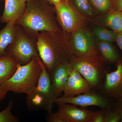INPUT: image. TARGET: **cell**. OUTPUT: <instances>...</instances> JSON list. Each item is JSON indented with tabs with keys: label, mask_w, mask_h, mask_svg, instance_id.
Instances as JSON below:
<instances>
[{
	"label": "cell",
	"mask_w": 122,
	"mask_h": 122,
	"mask_svg": "<svg viewBox=\"0 0 122 122\" xmlns=\"http://www.w3.org/2000/svg\"><path fill=\"white\" fill-rule=\"evenodd\" d=\"M111 7L109 12H122V0H111Z\"/></svg>",
	"instance_id": "24"
},
{
	"label": "cell",
	"mask_w": 122,
	"mask_h": 122,
	"mask_svg": "<svg viewBox=\"0 0 122 122\" xmlns=\"http://www.w3.org/2000/svg\"><path fill=\"white\" fill-rule=\"evenodd\" d=\"M115 42L122 51V31L118 33Z\"/></svg>",
	"instance_id": "26"
},
{
	"label": "cell",
	"mask_w": 122,
	"mask_h": 122,
	"mask_svg": "<svg viewBox=\"0 0 122 122\" xmlns=\"http://www.w3.org/2000/svg\"><path fill=\"white\" fill-rule=\"evenodd\" d=\"M63 0L66 2H68V0Z\"/></svg>",
	"instance_id": "31"
},
{
	"label": "cell",
	"mask_w": 122,
	"mask_h": 122,
	"mask_svg": "<svg viewBox=\"0 0 122 122\" xmlns=\"http://www.w3.org/2000/svg\"><path fill=\"white\" fill-rule=\"evenodd\" d=\"M8 92L2 90L0 87V104L2 100L4 99Z\"/></svg>",
	"instance_id": "28"
},
{
	"label": "cell",
	"mask_w": 122,
	"mask_h": 122,
	"mask_svg": "<svg viewBox=\"0 0 122 122\" xmlns=\"http://www.w3.org/2000/svg\"><path fill=\"white\" fill-rule=\"evenodd\" d=\"M21 0L23 1L24 2H26L27 1H29L30 0Z\"/></svg>",
	"instance_id": "30"
},
{
	"label": "cell",
	"mask_w": 122,
	"mask_h": 122,
	"mask_svg": "<svg viewBox=\"0 0 122 122\" xmlns=\"http://www.w3.org/2000/svg\"><path fill=\"white\" fill-rule=\"evenodd\" d=\"M115 106L120 113L121 118V122H122V99L117 101V102L115 103Z\"/></svg>",
	"instance_id": "27"
},
{
	"label": "cell",
	"mask_w": 122,
	"mask_h": 122,
	"mask_svg": "<svg viewBox=\"0 0 122 122\" xmlns=\"http://www.w3.org/2000/svg\"><path fill=\"white\" fill-rule=\"evenodd\" d=\"M97 43L99 53L107 64L116 63L120 60L117 52L112 43L98 41Z\"/></svg>",
	"instance_id": "16"
},
{
	"label": "cell",
	"mask_w": 122,
	"mask_h": 122,
	"mask_svg": "<svg viewBox=\"0 0 122 122\" xmlns=\"http://www.w3.org/2000/svg\"><path fill=\"white\" fill-rule=\"evenodd\" d=\"M118 33L111 30L102 27H98L94 29V36L98 41L112 42H115Z\"/></svg>",
	"instance_id": "18"
},
{
	"label": "cell",
	"mask_w": 122,
	"mask_h": 122,
	"mask_svg": "<svg viewBox=\"0 0 122 122\" xmlns=\"http://www.w3.org/2000/svg\"><path fill=\"white\" fill-rule=\"evenodd\" d=\"M70 62L85 79L91 90H100L107 72V64L100 53L80 57L73 56Z\"/></svg>",
	"instance_id": "4"
},
{
	"label": "cell",
	"mask_w": 122,
	"mask_h": 122,
	"mask_svg": "<svg viewBox=\"0 0 122 122\" xmlns=\"http://www.w3.org/2000/svg\"><path fill=\"white\" fill-rule=\"evenodd\" d=\"M73 69L71 63L66 62L57 65L51 72L52 88L56 97L62 96L65 85Z\"/></svg>",
	"instance_id": "11"
},
{
	"label": "cell",
	"mask_w": 122,
	"mask_h": 122,
	"mask_svg": "<svg viewBox=\"0 0 122 122\" xmlns=\"http://www.w3.org/2000/svg\"><path fill=\"white\" fill-rule=\"evenodd\" d=\"M2 0H0V2Z\"/></svg>",
	"instance_id": "32"
},
{
	"label": "cell",
	"mask_w": 122,
	"mask_h": 122,
	"mask_svg": "<svg viewBox=\"0 0 122 122\" xmlns=\"http://www.w3.org/2000/svg\"><path fill=\"white\" fill-rule=\"evenodd\" d=\"M40 57L33 58L27 64H18L17 69L10 78L1 86L4 91L16 94L30 93L37 86L41 68Z\"/></svg>",
	"instance_id": "3"
},
{
	"label": "cell",
	"mask_w": 122,
	"mask_h": 122,
	"mask_svg": "<svg viewBox=\"0 0 122 122\" xmlns=\"http://www.w3.org/2000/svg\"><path fill=\"white\" fill-rule=\"evenodd\" d=\"M91 90L85 79L73 68L65 85L61 96L64 97H74L86 93Z\"/></svg>",
	"instance_id": "12"
},
{
	"label": "cell",
	"mask_w": 122,
	"mask_h": 122,
	"mask_svg": "<svg viewBox=\"0 0 122 122\" xmlns=\"http://www.w3.org/2000/svg\"><path fill=\"white\" fill-rule=\"evenodd\" d=\"M18 64L7 53L0 54V87L13 75Z\"/></svg>",
	"instance_id": "14"
},
{
	"label": "cell",
	"mask_w": 122,
	"mask_h": 122,
	"mask_svg": "<svg viewBox=\"0 0 122 122\" xmlns=\"http://www.w3.org/2000/svg\"><path fill=\"white\" fill-rule=\"evenodd\" d=\"M121 116L117 109L115 106L105 111L104 122H120Z\"/></svg>",
	"instance_id": "22"
},
{
	"label": "cell",
	"mask_w": 122,
	"mask_h": 122,
	"mask_svg": "<svg viewBox=\"0 0 122 122\" xmlns=\"http://www.w3.org/2000/svg\"><path fill=\"white\" fill-rule=\"evenodd\" d=\"M16 32L15 38L6 49L10 55L21 65L28 63L34 58L39 57L36 42L29 36L20 26L16 25Z\"/></svg>",
	"instance_id": "5"
},
{
	"label": "cell",
	"mask_w": 122,
	"mask_h": 122,
	"mask_svg": "<svg viewBox=\"0 0 122 122\" xmlns=\"http://www.w3.org/2000/svg\"><path fill=\"white\" fill-rule=\"evenodd\" d=\"M71 36L70 43L74 56L80 57L99 52L93 35L84 27L74 30Z\"/></svg>",
	"instance_id": "8"
},
{
	"label": "cell",
	"mask_w": 122,
	"mask_h": 122,
	"mask_svg": "<svg viewBox=\"0 0 122 122\" xmlns=\"http://www.w3.org/2000/svg\"><path fill=\"white\" fill-rule=\"evenodd\" d=\"M16 22L11 21L7 23L0 30V54L6 53L7 47L13 42L16 35Z\"/></svg>",
	"instance_id": "15"
},
{
	"label": "cell",
	"mask_w": 122,
	"mask_h": 122,
	"mask_svg": "<svg viewBox=\"0 0 122 122\" xmlns=\"http://www.w3.org/2000/svg\"><path fill=\"white\" fill-rule=\"evenodd\" d=\"M25 8L26 2L21 0H5L4 12L0 17L1 22H16L24 13Z\"/></svg>",
	"instance_id": "13"
},
{
	"label": "cell",
	"mask_w": 122,
	"mask_h": 122,
	"mask_svg": "<svg viewBox=\"0 0 122 122\" xmlns=\"http://www.w3.org/2000/svg\"><path fill=\"white\" fill-rule=\"evenodd\" d=\"M105 110L93 112L90 122H104Z\"/></svg>",
	"instance_id": "23"
},
{
	"label": "cell",
	"mask_w": 122,
	"mask_h": 122,
	"mask_svg": "<svg viewBox=\"0 0 122 122\" xmlns=\"http://www.w3.org/2000/svg\"><path fill=\"white\" fill-rule=\"evenodd\" d=\"M48 2L53 5L55 7L59 5L61 2V0H47Z\"/></svg>",
	"instance_id": "29"
},
{
	"label": "cell",
	"mask_w": 122,
	"mask_h": 122,
	"mask_svg": "<svg viewBox=\"0 0 122 122\" xmlns=\"http://www.w3.org/2000/svg\"><path fill=\"white\" fill-rule=\"evenodd\" d=\"M116 69L106 73L105 81L100 88V93L107 97L118 101L122 99V60L116 63Z\"/></svg>",
	"instance_id": "9"
},
{
	"label": "cell",
	"mask_w": 122,
	"mask_h": 122,
	"mask_svg": "<svg viewBox=\"0 0 122 122\" xmlns=\"http://www.w3.org/2000/svg\"><path fill=\"white\" fill-rule=\"evenodd\" d=\"M96 10L101 12L109 11L111 5V0H89Z\"/></svg>",
	"instance_id": "21"
},
{
	"label": "cell",
	"mask_w": 122,
	"mask_h": 122,
	"mask_svg": "<svg viewBox=\"0 0 122 122\" xmlns=\"http://www.w3.org/2000/svg\"><path fill=\"white\" fill-rule=\"evenodd\" d=\"M15 24L22 28L25 32L35 35L36 38L40 32L61 30L54 10L47 0H30L26 2L24 13Z\"/></svg>",
	"instance_id": "2"
},
{
	"label": "cell",
	"mask_w": 122,
	"mask_h": 122,
	"mask_svg": "<svg viewBox=\"0 0 122 122\" xmlns=\"http://www.w3.org/2000/svg\"><path fill=\"white\" fill-rule=\"evenodd\" d=\"M56 20L62 31L69 34L77 29L84 27L83 15L68 2L63 1L55 7Z\"/></svg>",
	"instance_id": "7"
},
{
	"label": "cell",
	"mask_w": 122,
	"mask_h": 122,
	"mask_svg": "<svg viewBox=\"0 0 122 122\" xmlns=\"http://www.w3.org/2000/svg\"><path fill=\"white\" fill-rule=\"evenodd\" d=\"M54 103L57 105L63 103H70L86 108L90 106L99 107L102 110H107L114 107L110 99L98 91L91 90L85 93L78 95L74 97H56Z\"/></svg>",
	"instance_id": "6"
},
{
	"label": "cell",
	"mask_w": 122,
	"mask_h": 122,
	"mask_svg": "<svg viewBox=\"0 0 122 122\" xmlns=\"http://www.w3.org/2000/svg\"><path fill=\"white\" fill-rule=\"evenodd\" d=\"M74 1L80 12L89 16L94 15V11L89 0H74Z\"/></svg>",
	"instance_id": "20"
},
{
	"label": "cell",
	"mask_w": 122,
	"mask_h": 122,
	"mask_svg": "<svg viewBox=\"0 0 122 122\" xmlns=\"http://www.w3.org/2000/svg\"><path fill=\"white\" fill-rule=\"evenodd\" d=\"M104 23L107 27L118 33L122 31V12H107L104 20Z\"/></svg>",
	"instance_id": "17"
},
{
	"label": "cell",
	"mask_w": 122,
	"mask_h": 122,
	"mask_svg": "<svg viewBox=\"0 0 122 122\" xmlns=\"http://www.w3.org/2000/svg\"><path fill=\"white\" fill-rule=\"evenodd\" d=\"M57 115L63 122H90L93 112L70 103L57 105Z\"/></svg>",
	"instance_id": "10"
},
{
	"label": "cell",
	"mask_w": 122,
	"mask_h": 122,
	"mask_svg": "<svg viewBox=\"0 0 122 122\" xmlns=\"http://www.w3.org/2000/svg\"><path fill=\"white\" fill-rule=\"evenodd\" d=\"M46 119L48 122H63V120L57 115L55 112L54 113L52 111L47 113Z\"/></svg>",
	"instance_id": "25"
},
{
	"label": "cell",
	"mask_w": 122,
	"mask_h": 122,
	"mask_svg": "<svg viewBox=\"0 0 122 122\" xmlns=\"http://www.w3.org/2000/svg\"><path fill=\"white\" fill-rule=\"evenodd\" d=\"M68 34L61 30L38 34L36 46L39 56L50 73L60 63L70 62L73 56Z\"/></svg>",
	"instance_id": "1"
},
{
	"label": "cell",
	"mask_w": 122,
	"mask_h": 122,
	"mask_svg": "<svg viewBox=\"0 0 122 122\" xmlns=\"http://www.w3.org/2000/svg\"><path fill=\"white\" fill-rule=\"evenodd\" d=\"M13 102L10 100L7 107L0 112V122H18L19 118L12 113Z\"/></svg>",
	"instance_id": "19"
}]
</instances>
